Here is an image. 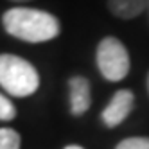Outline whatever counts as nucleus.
I'll use <instances>...</instances> for the list:
<instances>
[{
	"label": "nucleus",
	"instance_id": "nucleus-2",
	"mask_svg": "<svg viewBox=\"0 0 149 149\" xmlns=\"http://www.w3.org/2000/svg\"><path fill=\"white\" fill-rule=\"evenodd\" d=\"M0 86L13 97H29L40 88V74L24 58L0 54Z\"/></svg>",
	"mask_w": 149,
	"mask_h": 149
},
{
	"label": "nucleus",
	"instance_id": "nucleus-11",
	"mask_svg": "<svg viewBox=\"0 0 149 149\" xmlns=\"http://www.w3.org/2000/svg\"><path fill=\"white\" fill-rule=\"evenodd\" d=\"M11 2H15V4H25V2H31V0H11Z\"/></svg>",
	"mask_w": 149,
	"mask_h": 149
},
{
	"label": "nucleus",
	"instance_id": "nucleus-5",
	"mask_svg": "<svg viewBox=\"0 0 149 149\" xmlns=\"http://www.w3.org/2000/svg\"><path fill=\"white\" fill-rule=\"evenodd\" d=\"M70 113L74 117L84 115L92 106V86L84 76H72L68 79Z\"/></svg>",
	"mask_w": 149,
	"mask_h": 149
},
{
	"label": "nucleus",
	"instance_id": "nucleus-12",
	"mask_svg": "<svg viewBox=\"0 0 149 149\" xmlns=\"http://www.w3.org/2000/svg\"><path fill=\"white\" fill-rule=\"evenodd\" d=\"M147 93H149V74H147Z\"/></svg>",
	"mask_w": 149,
	"mask_h": 149
},
{
	"label": "nucleus",
	"instance_id": "nucleus-1",
	"mask_svg": "<svg viewBox=\"0 0 149 149\" xmlns=\"http://www.w3.org/2000/svg\"><path fill=\"white\" fill-rule=\"evenodd\" d=\"M2 25L7 34L27 43H45L59 36L61 24L58 16L34 7H11L2 15Z\"/></svg>",
	"mask_w": 149,
	"mask_h": 149
},
{
	"label": "nucleus",
	"instance_id": "nucleus-9",
	"mask_svg": "<svg viewBox=\"0 0 149 149\" xmlns=\"http://www.w3.org/2000/svg\"><path fill=\"white\" fill-rule=\"evenodd\" d=\"M16 119V108L11 102V99H7L6 95L0 93V120L4 122H11Z\"/></svg>",
	"mask_w": 149,
	"mask_h": 149
},
{
	"label": "nucleus",
	"instance_id": "nucleus-8",
	"mask_svg": "<svg viewBox=\"0 0 149 149\" xmlns=\"http://www.w3.org/2000/svg\"><path fill=\"white\" fill-rule=\"evenodd\" d=\"M115 149H149V136H130L115 146Z\"/></svg>",
	"mask_w": 149,
	"mask_h": 149
},
{
	"label": "nucleus",
	"instance_id": "nucleus-6",
	"mask_svg": "<svg viewBox=\"0 0 149 149\" xmlns=\"http://www.w3.org/2000/svg\"><path fill=\"white\" fill-rule=\"evenodd\" d=\"M147 6L149 0H108L110 13L120 20H133L140 16Z\"/></svg>",
	"mask_w": 149,
	"mask_h": 149
},
{
	"label": "nucleus",
	"instance_id": "nucleus-10",
	"mask_svg": "<svg viewBox=\"0 0 149 149\" xmlns=\"http://www.w3.org/2000/svg\"><path fill=\"white\" fill-rule=\"evenodd\" d=\"M63 149H84L83 146H77V144H68V146H65Z\"/></svg>",
	"mask_w": 149,
	"mask_h": 149
},
{
	"label": "nucleus",
	"instance_id": "nucleus-7",
	"mask_svg": "<svg viewBox=\"0 0 149 149\" xmlns=\"http://www.w3.org/2000/svg\"><path fill=\"white\" fill-rule=\"evenodd\" d=\"M22 136L13 127H0V149H20Z\"/></svg>",
	"mask_w": 149,
	"mask_h": 149
},
{
	"label": "nucleus",
	"instance_id": "nucleus-4",
	"mask_svg": "<svg viewBox=\"0 0 149 149\" xmlns=\"http://www.w3.org/2000/svg\"><path fill=\"white\" fill-rule=\"evenodd\" d=\"M133 108H135V93L127 88H120L111 95L110 102L106 104V108L102 110L101 120L106 127L113 130V127L120 126L127 117H130Z\"/></svg>",
	"mask_w": 149,
	"mask_h": 149
},
{
	"label": "nucleus",
	"instance_id": "nucleus-3",
	"mask_svg": "<svg viewBox=\"0 0 149 149\" xmlns=\"http://www.w3.org/2000/svg\"><path fill=\"white\" fill-rule=\"evenodd\" d=\"M95 63L106 81H122L131 70V58L126 45L115 36H106L99 41L95 50Z\"/></svg>",
	"mask_w": 149,
	"mask_h": 149
}]
</instances>
